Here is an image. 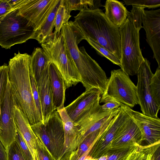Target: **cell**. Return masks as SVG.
Masks as SVG:
<instances>
[{
    "label": "cell",
    "instance_id": "6da1fadb",
    "mask_svg": "<svg viewBox=\"0 0 160 160\" xmlns=\"http://www.w3.org/2000/svg\"><path fill=\"white\" fill-rule=\"evenodd\" d=\"M70 21L76 35L77 44L89 38L108 50L119 59L121 58L120 37L119 28L108 19L99 8H86Z\"/></svg>",
    "mask_w": 160,
    "mask_h": 160
},
{
    "label": "cell",
    "instance_id": "7a4b0ae2",
    "mask_svg": "<svg viewBox=\"0 0 160 160\" xmlns=\"http://www.w3.org/2000/svg\"><path fill=\"white\" fill-rule=\"evenodd\" d=\"M30 55L14 53L8 62V80L21 110L31 126L42 123L33 98L30 77Z\"/></svg>",
    "mask_w": 160,
    "mask_h": 160
},
{
    "label": "cell",
    "instance_id": "3957f363",
    "mask_svg": "<svg viewBox=\"0 0 160 160\" xmlns=\"http://www.w3.org/2000/svg\"><path fill=\"white\" fill-rule=\"evenodd\" d=\"M61 32L80 76L81 82L85 90L95 88L103 94L108 79L105 72L88 54L84 47L78 48L76 35L70 21L63 25Z\"/></svg>",
    "mask_w": 160,
    "mask_h": 160
},
{
    "label": "cell",
    "instance_id": "277c9868",
    "mask_svg": "<svg viewBox=\"0 0 160 160\" xmlns=\"http://www.w3.org/2000/svg\"><path fill=\"white\" fill-rule=\"evenodd\" d=\"M143 11L132 8L127 19L119 28L120 37L121 69L128 76L137 75L139 67L144 60L140 48L139 31Z\"/></svg>",
    "mask_w": 160,
    "mask_h": 160
},
{
    "label": "cell",
    "instance_id": "5b68a950",
    "mask_svg": "<svg viewBox=\"0 0 160 160\" xmlns=\"http://www.w3.org/2000/svg\"><path fill=\"white\" fill-rule=\"evenodd\" d=\"M52 63L62 76L66 89L81 82L80 76L61 32H54L41 44Z\"/></svg>",
    "mask_w": 160,
    "mask_h": 160
},
{
    "label": "cell",
    "instance_id": "8992f818",
    "mask_svg": "<svg viewBox=\"0 0 160 160\" xmlns=\"http://www.w3.org/2000/svg\"><path fill=\"white\" fill-rule=\"evenodd\" d=\"M35 31L28 21L13 10L0 18V46L7 49L31 39Z\"/></svg>",
    "mask_w": 160,
    "mask_h": 160
},
{
    "label": "cell",
    "instance_id": "52a82bcc",
    "mask_svg": "<svg viewBox=\"0 0 160 160\" xmlns=\"http://www.w3.org/2000/svg\"><path fill=\"white\" fill-rule=\"evenodd\" d=\"M109 101H116L132 108L139 104L136 86L121 69L111 71L100 103Z\"/></svg>",
    "mask_w": 160,
    "mask_h": 160
},
{
    "label": "cell",
    "instance_id": "ba28073f",
    "mask_svg": "<svg viewBox=\"0 0 160 160\" xmlns=\"http://www.w3.org/2000/svg\"><path fill=\"white\" fill-rule=\"evenodd\" d=\"M34 132L55 158L58 154L60 160L63 153L64 133L62 121L58 111L54 112L44 125L42 124L37 126Z\"/></svg>",
    "mask_w": 160,
    "mask_h": 160
},
{
    "label": "cell",
    "instance_id": "9c48e42d",
    "mask_svg": "<svg viewBox=\"0 0 160 160\" xmlns=\"http://www.w3.org/2000/svg\"><path fill=\"white\" fill-rule=\"evenodd\" d=\"M18 105L8 80L4 97L0 104V140L6 151L15 140L17 128L14 122L15 110Z\"/></svg>",
    "mask_w": 160,
    "mask_h": 160
},
{
    "label": "cell",
    "instance_id": "30bf717a",
    "mask_svg": "<svg viewBox=\"0 0 160 160\" xmlns=\"http://www.w3.org/2000/svg\"><path fill=\"white\" fill-rule=\"evenodd\" d=\"M153 74L150 62L144 58L137 74L138 82L136 87L139 104L142 113L149 117L158 118L160 107L152 98L150 87V80Z\"/></svg>",
    "mask_w": 160,
    "mask_h": 160
},
{
    "label": "cell",
    "instance_id": "8fae6325",
    "mask_svg": "<svg viewBox=\"0 0 160 160\" xmlns=\"http://www.w3.org/2000/svg\"><path fill=\"white\" fill-rule=\"evenodd\" d=\"M120 107L133 120L142 136L141 146L151 147L160 144V119L135 111L121 103Z\"/></svg>",
    "mask_w": 160,
    "mask_h": 160
},
{
    "label": "cell",
    "instance_id": "7c38bea8",
    "mask_svg": "<svg viewBox=\"0 0 160 160\" xmlns=\"http://www.w3.org/2000/svg\"><path fill=\"white\" fill-rule=\"evenodd\" d=\"M129 117L120 107L118 112L94 142L88 155L96 159L106 156L110 149L113 140Z\"/></svg>",
    "mask_w": 160,
    "mask_h": 160
},
{
    "label": "cell",
    "instance_id": "4fadbf2b",
    "mask_svg": "<svg viewBox=\"0 0 160 160\" xmlns=\"http://www.w3.org/2000/svg\"><path fill=\"white\" fill-rule=\"evenodd\" d=\"M57 0H23L18 8L19 14L26 18L35 31L46 20Z\"/></svg>",
    "mask_w": 160,
    "mask_h": 160
},
{
    "label": "cell",
    "instance_id": "5bb4252c",
    "mask_svg": "<svg viewBox=\"0 0 160 160\" xmlns=\"http://www.w3.org/2000/svg\"><path fill=\"white\" fill-rule=\"evenodd\" d=\"M101 95V92L95 88L85 90L70 104L64 107L75 125L100 103Z\"/></svg>",
    "mask_w": 160,
    "mask_h": 160
},
{
    "label": "cell",
    "instance_id": "9a60e30c",
    "mask_svg": "<svg viewBox=\"0 0 160 160\" xmlns=\"http://www.w3.org/2000/svg\"><path fill=\"white\" fill-rule=\"evenodd\" d=\"M146 41L160 68V9L144 10L142 22Z\"/></svg>",
    "mask_w": 160,
    "mask_h": 160
},
{
    "label": "cell",
    "instance_id": "2e32d148",
    "mask_svg": "<svg viewBox=\"0 0 160 160\" xmlns=\"http://www.w3.org/2000/svg\"><path fill=\"white\" fill-rule=\"evenodd\" d=\"M142 142L140 130L129 117L113 140L106 156L132 146L141 145Z\"/></svg>",
    "mask_w": 160,
    "mask_h": 160
},
{
    "label": "cell",
    "instance_id": "e0dca14e",
    "mask_svg": "<svg viewBox=\"0 0 160 160\" xmlns=\"http://www.w3.org/2000/svg\"><path fill=\"white\" fill-rule=\"evenodd\" d=\"M49 69L44 73L37 83L43 124L45 123L52 113L56 111L52 103V94L49 79Z\"/></svg>",
    "mask_w": 160,
    "mask_h": 160
},
{
    "label": "cell",
    "instance_id": "ac0fdd59",
    "mask_svg": "<svg viewBox=\"0 0 160 160\" xmlns=\"http://www.w3.org/2000/svg\"><path fill=\"white\" fill-rule=\"evenodd\" d=\"M49 74L52 94V103L55 110L64 108L66 89L63 78L56 66L50 64Z\"/></svg>",
    "mask_w": 160,
    "mask_h": 160
},
{
    "label": "cell",
    "instance_id": "d6986e66",
    "mask_svg": "<svg viewBox=\"0 0 160 160\" xmlns=\"http://www.w3.org/2000/svg\"><path fill=\"white\" fill-rule=\"evenodd\" d=\"M57 111L62 121L64 133L63 156L66 152H72L77 149L78 131L77 127L67 114L64 107Z\"/></svg>",
    "mask_w": 160,
    "mask_h": 160
},
{
    "label": "cell",
    "instance_id": "ffe728a7",
    "mask_svg": "<svg viewBox=\"0 0 160 160\" xmlns=\"http://www.w3.org/2000/svg\"><path fill=\"white\" fill-rule=\"evenodd\" d=\"M14 122L17 129L26 141L34 158L37 137L27 119L18 105L15 108Z\"/></svg>",
    "mask_w": 160,
    "mask_h": 160
},
{
    "label": "cell",
    "instance_id": "44dd1931",
    "mask_svg": "<svg viewBox=\"0 0 160 160\" xmlns=\"http://www.w3.org/2000/svg\"><path fill=\"white\" fill-rule=\"evenodd\" d=\"M51 63L42 48H35L30 55L29 71L33 74L36 84L44 73L49 69Z\"/></svg>",
    "mask_w": 160,
    "mask_h": 160
},
{
    "label": "cell",
    "instance_id": "7402d4cb",
    "mask_svg": "<svg viewBox=\"0 0 160 160\" xmlns=\"http://www.w3.org/2000/svg\"><path fill=\"white\" fill-rule=\"evenodd\" d=\"M104 7L106 17L114 25L120 28L126 21L129 13L123 4L117 0H107Z\"/></svg>",
    "mask_w": 160,
    "mask_h": 160
},
{
    "label": "cell",
    "instance_id": "603a6c76",
    "mask_svg": "<svg viewBox=\"0 0 160 160\" xmlns=\"http://www.w3.org/2000/svg\"><path fill=\"white\" fill-rule=\"evenodd\" d=\"M60 1L61 0H57L46 20L39 28L35 32L31 39L37 40L41 44L52 33L55 15Z\"/></svg>",
    "mask_w": 160,
    "mask_h": 160
},
{
    "label": "cell",
    "instance_id": "cb8c5ba5",
    "mask_svg": "<svg viewBox=\"0 0 160 160\" xmlns=\"http://www.w3.org/2000/svg\"><path fill=\"white\" fill-rule=\"evenodd\" d=\"M71 12L73 10L80 11L86 8L91 9L99 8L101 6V1L93 0H63Z\"/></svg>",
    "mask_w": 160,
    "mask_h": 160
},
{
    "label": "cell",
    "instance_id": "d4e9b609",
    "mask_svg": "<svg viewBox=\"0 0 160 160\" xmlns=\"http://www.w3.org/2000/svg\"><path fill=\"white\" fill-rule=\"evenodd\" d=\"M70 12L63 0H61L55 17L54 31L55 32L57 33H60L63 25L69 22V20L71 17Z\"/></svg>",
    "mask_w": 160,
    "mask_h": 160
},
{
    "label": "cell",
    "instance_id": "484cf974",
    "mask_svg": "<svg viewBox=\"0 0 160 160\" xmlns=\"http://www.w3.org/2000/svg\"><path fill=\"white\" fill-rule=\"evenodd\" d=\"M156 145L151 147L137 146L125 160H152Z\"/></svg>",
    "mask_w": 160,
    "mask_h": 160
},
{
    "label": "cell",
    "instance_id": "4316f807",
    "mask_svg": "<svg viewBox=\"0 0 160 160\" xmlns=\"http://www.w3.org/2000/svg\"><path fill=\"white\" fill-rule=\"evenodd\" d=\"M150 87L152 98L160 107V68L158 67L155 73L151 78Z\"/></svg>",
    "mask_w": 160,
    "mask_h": 160
},
{
    "label": "cell",
    "instance_id": "83f0119b",
    "mask_svg": "<svg viewBox=\"0 0 160 160\" xmlns=\"http://www.w3.org/2000/svg\"><path fill=\"white\" fill-rule=\"evenodd\" d=\"M85 40L101 56L106 58L113 64L120 67V60L106 48L90 38H87L85 39Z\"/></svg>",
    "mask_w": 160,
    "mask_h": 160
},
{
    "label": "cell",
    "instance_id": "f1b7e54d",
    "mask_svg": "<svg viewBox=\"0 0 160 160\" xmlns=\"http://www.w3.org/2000/svg\"><path fill=\"white\" fill-rule=\"evenodd\" d=\"M103 132L99 130L88 135L74 151L77 155L80 157L87 152L96 139Z\"/></svg>",
    "mask_w": 160,
    "mask_h": 160
},
{
    "label": "cell",
    "instance_id": "f546056e",
    "mask_svg": "<svg viewBox=\"0 0 160 160\" xmlns=\"http://www.w3.org/2000/svg\"><path fill=\"white\" fill-rule=\"evenodd\" d=\"M36 136L35 152L37 160H57L40 138Z\"/></svg>",
    "mask_w": 160,
    "mask_h": 160
},
{
    "label": "cell",
    "instance_id": "4dcf8cb0",
    "mask_svg": "<svg viewBox=\"0 0 160 160\" xmlns=\"http://www.w3.org/2000/svg\"><path fill=\"white\" fill-rule=\"evenodd\" d=\"M7 160H26L18 144L15 140L6 151Z\"/></svg>",
    "mask_w": 160,
    "mask_h": 160
},
{
    "label": "cell",
    "instance_id": "1f68e13d",
    "mask_svg": "<svg viewBox=\"0 0 160 160\" xmlns=\"http://www.w3.org/2000/svg\"><path fill=\"white\" fill-rule=\"evenodd\" d=\"M8 66L6 64L0 67V104L4 97L8 82Z\"/></svg>",
    "mask_w": 160,
    "mask_h": 160
},
{
    "label": "cell",
    "instance_id": "d6a6232c",
    "mask_svg": "<svg viewBox=\"0 0 160 160\" xmlns=\"http://www.w3.org/2000/svg\"><path fill=\"white\" fill-rule=\"evenodd\" d=\"M127 5L138 6L145 8H153L160 6V0H124Z\"/></svg>",
    "mask_w": 160,
    "mask_h": 160
},
{
    "label": "cell",
    "instance_id": "836d02e7",
    "mask_svg": "<svg viewBox=\"0 0 160 160\" xmlns=\"http://www.w3.org/2000/svg\"><path fill=\"white\" fill-rule=\"evenodd\" d=\"M15 140L18 144L26 160H33V157L26 141L17 129Z\"/></svg>",
    "mask_w": 160,
    "mask_h": 160
},
{
    "label": "cell",
    "instance_id": "e575fe53",
    "mask_svg": "<svg viewBox=\"0 0 160 160\" xmlns=\"http://www.w3.org/2000/svg\"><path fill=\"white\" fill-rule=\"evenodd\" d=\"M29 72L31 87L33 98L37 108L42 120L41 107L37 84L33 74L30 71Z\"/></svg>",
    "mask_w": 160,
    "mask_h": 160
},
{
    "label": "cell",
    "instance_id": "d590c367",
    "mask_svg": "<svg viewBox=\"0 0 160 160\" xmlns=\"http://www.w3.org/2000/svg\"><path fill=\"white\" fill-rule=\"evenodd\" d=\"M137 146H132L115 152L108 156L106 160H125Z\"/></svg>",
    "mask_w": 160,
    "mask_h": 160
},
{
    "label": "cell",
    "instance_id": "8d00e7d4",
    "mask_svg": "<svg viewBox=\"0 0 160 160\" xmlns=\"http://www.w3.org/2000/svg\"><path fill=\"white\" fill-rule=\"evenodd\" d=\"M121 103L114 101H109L105 102L101 106V109L102 111L107 112L112 110L120 107Z\"/></svg>",
    "mask_w": 160,
    "mask_h": 160
},
{
    "label": "cell",
    "instance_id": "74e56055",
    "mask_svg": "<svg viewBox=\"0 0 160 160\" xmlns=\"http://www.w3.org/2000/svg\"><path fill=\"white\" fill-rule=\"evenodd\" d=\"M12 10V9L7 0H0V18Z\"/></svg>",
    "mask_w": 160,
    "mask_h": 160
},
{
    "label": "cell",
    "instance_id": "f35d334b",
    "mask_svg": "<svg viewBox=\"0 0 160 160\" xmlns=\"http://www.w3.org/2000/svg\"><path fill=\"white\" fill-rule=\"evenodd\" d=\"M12 10L18 9L23 1V0H7Z\"/></svg>",
    "mask_w": 160,
    "mask_h": 160
},
{
    "label": "cell",
    "instance_id": "ab89813d",
    "mask_svg": "<svg viewBox=\"0 0 160 160\" xmlns=\"http://www.w3.org/2000/svg\"><path fill=\"white\" fill-rule=\"evenodd\" d=\"M152 160H160V144L156 145Z\"/></svg>",
    "mask_w": 160,
    "mask_h": 160
},
{
    "label": "cell",
    "instance_id": "60d3db41",
    "mask_svg": "<svg viewBox=\"0 0 160 160\" xmlns=\"http://www.w3.org/2000/svg\"><path fill=\"white\" fill-rule=\"evenodd\" d=\"M0 160H7V152L0 140Z\"/></svg>",
    "mask_w": 160,
    "mask_h": 160
},
{
    "label": "cell",
    "instance_id": "b9f144b4",
    "mask_svg": "<svg viewBox=\"0 0 160 160\" xmlns=\"http://www.w3.org/2000/svg\"><path fill=\"white\" fill-rule=\"evenodd\" d=\"M107 156H102L100 158L97 159V160H106Z\"/></svg>",
    "mask_w": 160,
    "mask_h": 160
},
{
    "label": "cell",
    "instance_id": "7bdbcfd3",
    "mask_svg": "<svg viewBox=\"0 0 160 160\" xmlns=\"http://www.w3.org/2000/svg\"><path fill=\"white\" fill-rule=\"evenodd\" d=\"M97 159H93L91 156L88 155L84 160H97Z\"/></svg>",
    "mask_w": 160,
    "mask_h": 160
},
{
    "label": "cell",
    "instance_id": "ee69618b",
    "mask_svg": "<svg viewBox=\"0 0 160 160\" xmlns=\"http://www.w3.org/2000/svg\"><path fill=\"white\" fill-rule=\"evenodd\" d=\"M33 160H37V157H36L35 154V155L34 157Z\"/></svg>",
    "mask_w": 160,
    "mask_h": 160
}]
</instances>
